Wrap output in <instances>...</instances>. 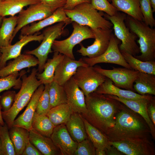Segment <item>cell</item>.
<instances>
[{
    "label": "cell",
    "instance_id": "6da1fadb",
    "mask_svg": "<svg viewBox=\"0 0 155 155\" xmlns=\"http://www.w3.org/2000/svg\"><path fill=\"white\" fill-rule=\"evenodd\" d=\"M87 111L80 114L105 135L114 126L116 115L124 105L107 94L93 92L85 96Z\"/></svg>",
    "mask_w": 155,
    "mask_h": 155
},
{
    "label": "cell",
    "instance_id": "7a4b0ae2",
    "mask_svg": "<svg viewBox=\"0 0 155 155\" xmlns=\"http://www.w3.org/2000/svg\"><path fill=\"white\" fill-rule=\"evenodd\" d=\"M150 129L143 118L124 104L116 115L114 126L105 135L108 141L115 142L150 139Z\"/></svg>",
    "mask_w": 155,
    "mask_h": 155
},
{
    "label": "cell",
    "instance_id": "3957f363",
    "mask_svg": "<svg viewBox=\"0 0 155 155\" xmlns=\"http://www.w3.org/2000/svg\"><path fill=\"white\" fill-rule=\"evenodd\" d=\"M37 69L34 68L28 76L24 70L22 75V86L16 94L14 103L8 111H1L2 117L9 129L12 127L13 121L20 112L28 103L35 91L42 84L36 77Z\"/></svg>",
    "mask_w": 155,
    "mask_h": 155
},
{
    "label": "cell",
    "instance_id": "277c9868",
    "mask_svg": "<svg viewBox=\"0 0 155 155\" xmlns=\"http://www.w3.org/2000/svg\"><path fill=\"white\" fill-rule=\"evenodd\" d=\"M125 22L130 31L139 38L137 42L141 54L134 57L143 61H155V29L127 15Z\"/></svg>",
    "mask_w": 155,
    "mask_h": 155
},
{
    "label": "cell",
    "instance_id": "5b68a950",
    "mask_svg": "<svg viewBox=\"0 0 155 155\" xmlns=\"http://www.w3.org/2000/svg\"><path fill=\"white\" fill-rule=\"evenodd\" d=\"M64 10L72 22L91 29H108L113 26L111 22L103 17L102 14L94 8L90 3H82L71 10Z\"/></svg>",
    "mask_w": 155,
    "mask_h": 155
},
{
    "label": "cell",
    "instance_id": "8992f818",
    "mask_svg": "<svg viewBox=\"0 0 155 155\" xmlns=\"http://www.w3.org/2000/svg\"><path fill=\"white\" fill-rule=\"evenodd\" d=\"M102 14L112 24L114 35L121 42L119 48L120 52L133 56L139 54L140 50L135 41L138 37L130 31L125 24V20L127 15L119 11L112 16L106 14Z\"/></svg>",
    "mask_w": 155,
    "mask_h": 155
},
{
    "label": "cell",
    "instance_id": "52a82bcc",
    "mask_svg": "<svg viewBox=\"0 0 155 155\" xmlns=\"http://www.w3.org/2000/svg\"><path fill=\"white\" fill-rule=\"evenodd\" d=\"M66 26L64 22H61L49 26L43 32V38L40 45L33 50L25 52V53L32 55L38 59V73H41L43 71L49 54L53 52L51 48L54 42L63 34Z\"/></svg>",
    "mask_w": 155,
    "mask_h": 155
},
{
    "label": "cell",
    "instance_id": "ba28073f",
    "mask_svg": "<svg viewBox=\"0 0 155 155\" xmlns=\"http://www.w3.org/2000/svg\"><path fill=\"white\" fill-rule=\"evenodd\" d=\"M73 30L71 35L67 38L61 40H55L52 46L53 51L58 52L70 58L75 59L73 53L74 47L82 41L94 38V34L88 26L72 22Z\"/></svg>",
    "mask_w": 155,
    "mask_h": 155
},
{
    "label": "cell",
    "instance_id": "9c48e42d",
    "mask_svg": "<svg viewBox=\"0 0 155 155\" xmlns=\"http://www.w3.org/2000/svg\"><path fill=\"white\" fill-rule=\"evenodd\" d=\"M72 77L85 96L94 92L107 78L89 66L78 67Z\"/></svg>",
    "mask_w": 155,
    "mask_h": 155
},
{
    "label": "cell",
    "instance_id": "30bf717a",
    "mask_svg": "<svg viewBox=\"0 0 155 155\" xmlns=\"http://www.w3.org/2000/svg\"><path fill=\"white\" fill-rule=\"evenodd\" d=\"M56 9L40 2L30 5L26 9H23L17 16V25L13 33V38L23 27L48 17Z\"/></svg>",
    "mask_w": 155,
    "mask_h": 155
},
{
    "label": "cell",
    "instance_id": "8fae6325",
    "mask_svg": "<svg viewBox=\"0 0 155 155\" xmlns=\"http://www.w3.org/2000/svg\"><path fill=\"white\" fill-rule=\"evenodd\" d=\"M93 67L96 70L110 79L116 86L135 91L134 83L139 71L124 67H114L112 69H102L99 66Z\"/></svg>",
    "mask_w": 155,
    "mask_h": 155
},
{
    "label": "cell",
    "instance_id": "7c38bea8",
    "mask_svg": "<svg viewBox=\"0 0 155 155\" xmlns=\"http://www.w3.org/2000/svg\"><path fill=\"white\" fill-rule=\"evenodd\" d=\"M121 41L112 33L109 45L105 52L96 57L82 58L84 61L88 65L93 67L100 63H107L118 65L123 67L132 69L125 59L120 52L119 45Z\"/></svg>",
    "mask_w": 155,
    "mask_h": 155
},
{
    "label": "cell",
    "instance_id": "4fadbf2b",
    "mask_svg": "<svg viewBox=\"0 0 155 155\" xmlns=\"http://www.w3.org/2000/svg\"><path fill=\"white\" fill-rule=\"evenodd\" d=\"M124 154L127 155H154V144L150 139H129L118 141H108Z\"/></svg>",
    "mask_w": 155,
    "mask_h": 155
},
{
    "label": "cell",
    "instance_id": "5bb4252c",
    "mask_svg": "<svg viewBox=\"0 0 155 155\" xmlns=\"http://www.w3.org/2000/svg\"><path fill=\"white\" fill-rule=\"evenodd\" d=\"M91 30L95 36L93 43L85 47L80 43V44L81 48L77 51L82 56H87L89 58L97 57L105 52L109 45L113 33V30L111 29L96 28Z\"/></svg>",
    "mask_w": 155,
    "mask_h": 155
},
{
    "label": "cell",
    "instance_id": "9a60e30c",
    "mask_svg": "<svg viewBox=\"0 0 155 155\" xmlns=\"http://www.w3.org/2000/svg\"><path fill=\"white\" fill-rule=\"evenodd\" d=\"M38 33L31 35H20L19 40L14 44L1 47V55L0 58V69L6 65L8 61L20 55L23 48L28 43L33 41L40 42L42 41L43 34Z\"/></svg>",
    "mask_w": 155,
    "mask_h": 155
},
{
    "label": "cell",
    "instance_id": "2e32d148",
    "mask_svg": "<svg viewBox=\"0 0 155 155\" xmlns=\"http://www.w3.org/2000/svg\"><path fill=\"white\" fill-rule=\"evenodd\" d=\"M50 137L60 151L61 155H73L78 143L72 138L65 124L55 126Z\"/></svg>",
    "mask_w": 155,
    "mask_h": 155
},
{
    "label": "cell",
    "instance_id": "e0dca14e",
    "mask_svg": "<svg viewBox=\"0 0 155 155\" xmlns=\"http://www.w3.org/2000/svg\"><path fill=\"white\" fill-rule=\"evenodd\" d=\"M61 22H64L67 25L72 22L66 15L63 7L57 9L48 17L23 27L20 30V35L33 34L46 27Z\"/></svg>",
    "mask_w": 155,
    "mask_h": 155
},
{
    "label": "cell",
    "instance_id": "ac0fdd59",
    "mask_svg": "<svg viewBox=\"0 0 155 155\" xmlns=\"http://www.w3.org/2000/svg\"><path fill=\"white\" fill-rule=\"evenodd\" d=\"M67 97V104L73 112L84 114L87 111L85 97L82 90L71 77L63 85Z\"/></svg>",
    "mask_w": 155,
    "mask_h": 155
},
{
    "label": "cell",
    "instance_id": "d6986e66",
    "mask_svg": "<svg viewBox=\"0 0 155 155\" xmlns=\"http://www.w3.org/2000/svg\"><path fill=\"white\" fill-rule=\"evenodd\" d=\"M88 66L82 58L76 60L65 56L55 69L53 81L63 86L73 77L78 67Z\"/></svg>",
    "mask_w": 155,
    "mask_h": 155
},
{
    "label": "cell",
    "instance_id": "ffe728a7",
    "mask_svg": "<svg viewBox=\"0 0 155 155\" xmlns=\"http://www.w3.org/2000/svg\"><path fill=\"white\" fill-rule=\"evenodd\" d=\"M44 88V85L42 84L36 89L32 96L25 111L14 120L12 126L22 127L29 131L32 129V119L36 112L38 101Z\"/></svg>",
    "mask_w": 155,
    "mask_h": 155
},
{
    "label": "cell",
    "instance_id": "44dd1931",
    "mask_svg": "<svg viewBox=\"0 0 155 155\" xmlns=\"http://www.w3.org/2000/svg\"><path fill=\"white\" fill-rule=\"evenodd\" d=\"M109 97L121 102L127 107L141 116L148 125L154 139L155 138V126L150 119L148 113V105L151 99L141 98L135 100H127L117 96L107 94Z\"/></svg>",
    "mask_w": 155,
    "mask_h": 155
},
{
    "label": "cell",
    "instance_id": "7402d4cb",
    "mask_svg": "<svg viewBox=\"0 0 155 155\" xmlns=\"http://www.w3.org/2000/svg\"><path fill=\"white\" fill-rule=\"evenodd\" d=\"M94 92L98 94L114 95L119 98L127 100L141 98L149 99L154 97L150 95H142L131 90L121 89L115 86L112 81L108 78Z\"/></svg>",
    "mask_w": 155,
    "mask_h": 155
},
{
    "label": "cell",
    "instance_id": "603a6c76",
    "mask_svg": "<svg viewBox=\"0 0 155 155\" xmlns=\"http://www.w3.org/2000/svg\"><path fill=\"white\" fill-rule=\"evenodd\" d=\"M38 64V60L34 56L26 53L21 54L0 69V78L18 72L24 68L29 69Z\"/></svg>",
    "mask_w": 155,
    "mask_h": 155
},
{
    "label": "cell",
    "instance_id": "cb8c5ba5",
    "mask_svg": "<svg viewBox=\"0 0 155 155\" xmlns=\"http://www.w3.org/2000/svg\"><path fill=\"white\" fill-rule=\"evenodd\" d=\"M29 140L44 155H61L50 137L43 135L33 129L29 131Z\"/></svg>",
    "mask_w": 155,
    "mask_h": 155
},
{
    "label": "cell",
    "instance_id": "d4e9b609",
    "mask_svg": "<svg viewBox=\"0 0 155 155\" xmlns=\"http://www.w3.org/2000/svg\"><path fill=\"white\" fill-rule=\"evenodd\" d=\"M65 125L75 141L78 143L88 138L83 118L80 114L73 112Z\"/></svg>",
    "mask_w": 155,
    "mask_h": 155
},
{
    "label": "cell",
    "instance_id": "484cf974",
    "mask_svg": "<svg viewBox=\"0 0 155 155\" xmlns=\"http://www.w3.org/2000/svg\"><path fill=\"white\" fill-rule=\"evenodd\" d=\"M40 2L38 0H3L0 1V16H13L27 6Z\"/></svg>",
    "mask_w": 155,
    "mask_h": 155
},
{
    "label": "cell",
    "instance_id": "4316f807",
    "mask_svg": "<svg viewBox=\"0 0 155 155\" xmlns=\"http://www.w3.org/2000/svg\"><path fill=\"white\" fill-rule=\"evenodd\" d=\"M65 55L58 52H54L52 58L47 59L41 73H38L37 79L44 85L49 84L54 80L55 69Z\"/></svg>",
    "mask_w": 155,
    "mask_h": 155
},
{
    "label": "cell",
    "instance_id": "83f0119b",
    "mask_svg": "<svg viewBox=\"0 0 155 155\" xmlns=\"http://www.w3.org/2000/svg\"><path fill=\"white\" fill-rule=\"evenodd\" d=\"M141 0H111V3L119 11L133 18L144 21L140 8Z\"/></svg>",
    "mask_w": 155,
    "mask_h": 155
},
{
    "label": "cell",
    "instance_id": "f1b7e54d",
    "mask_svg": "<svg viewBox=\"0 0 155 155\" xmlns=\"http://www.w3.org/2000/svg\"><path fill=\"white\" fill-rule=\"evenodd\" d=\"M133 85L135 91L142 95H155V75L139 72Z\"/></svg>",
    "mask_w": 155,
    "mask_h": 155
},
{
    "label": "cell",
    "instance_id": "f546056e",
    "mask_svg": "<svg viewBox=\"0 0 155 155\" xmlns=\"http://www.w3.org/2000/svg\"><path fill=\"white\" fill-rule=\"evenodd\" d=\"M9 129L16 155H22L27 142L29 140V131L24 128L17 126H12Z\"/></svg>",
    "mask_w": 155,
    "mask_h": 155
},
{
    "label": "cell",
    "instance_id": "4dcf8cb0",
    "mask_svg": "<svg viewBox=\"0 0 155 155\" xmlns=\"http://www.w3.org/2000/svg\"><path fill=\"white\" fill-rule=\"evenodd\" d=\"M17 16L3 18L0 27V47L11 44L13 34L17 25Z\"/></svg>",
    "mask_w": 155,
    "mask_h": 155
},
{
    "label": "cell",
    "instance_id": "1f68e13d",
    "mask_svg": "<svg viewBox=\"0 0 155 155\" xmlns=\"http://www.w3.org/2000/svg\"><path fill=\"white\" fill-rule=\"evenodd\" d=\"M73 112L67 104H60L51 108L46 115L55 126L65 124Z\"/></svg>",
    "mask_w": 155,
    "mask_h": 155
},
{
    "label": "cell",
    "instance_id": "d6a6232c",
    "mask_svg": "<svg viewBox=\"0 0 155 155\" xmlns=\"http://www.w3.org/2000/svg\"><path fill=\"white\" fill-rule=\"evenodd\" d=\"M82 118L88 137L91 141L95 148L101 149L106 150L110 146L108 144V140L107 137L83 117Z\"/></svg>",
    "mask_w": 155,
    "mask_h": 155
},
{
    "label": "cell",
    "instance_id": "836d02e7",
    "mask_svg": "<svg viewBox=\"0 0 155 155\" xmlns=\"http://www.w3.org/2000/svg\"><path fill=\"white\" fill-rule=\"evenodd\" d=\"M32 128L39 134L50 137L55 126L46 115L35 113L32 122Z\"/></svg>",
    "mask_w": 155,
    "mask_h": 155
},
{
    "label": "cell",
    "instance_id": "e575fe53",
    "mask_svg": "<svg viewBox=\"0 0 155 155\" xmlns=\"http://www.w3.org/2000/svg\"><path fill=\"white\" fill-rule=\"evenodd\" d=\"M131 68L139 72L155 75V61H143L125 53H121Z\"/></svg>",
    "mask_w": 155,
    "mask_h": 155
},
{
    "label": "cell",
    "instance_id": "d590c367",
    "mask_svg": "<svg viewBox=\"0 0 155 155\" xmlns=\"http://www.w3.org/2000/svg\"><path fill=\"white\" fill-rule=\"evenodd\" d=\"M49 85L51 108L60 104H67L66 94L63 86L54 81Z\"/></svg>",
    "mask_w": 155,
    "mask_h": 155
},
{
    "label": "cell",
    "instance_id": "8d00e7d4",
    "mask_svg": "<svg viewBox=\"0 0 155 155\" xmlns=\"http://www.w3.org/2000/svg\"><path fill=\"white\" fill-rule=\"evenodd\" d=\"M24 71H22L20 73L16 72L5 77L0 78V93L12 87L15 89H20L22 84L21 79Z\"/></svg>",
    "mask_w": 155,
    "mask_h": 155
},
{
    "label": "cell",
    "instance_id": "74e56055",
    "mask_svg": "<svg viewBox=\"0 0 155 155\" xmlns=\"http://www.w3.org/2000/svg\"><path fill=\"white\" fill-rule=\"evenodd\" d=\"M0 138L4 155H16L14 148L9 135V128L6 123L0 127Z\"/></svg>",
    "mask_w": 155,
    "mask_h": 155
},
{
    "label": "cell",
    "instance_id": "f35d334b",
    "mask_svg": "<svg viewBox=\"0 0 155 155\" xmlns=\"http://www.w3.org/2000/svg\"><path fill=\"white\" fill-rule=\"evenodd\" d=\"M44 85V88L38 101L36 112L40 115H46L51 109L49 94V85Z\"/></svg>",
    "mask_w": 155,
    "mask_h": 155
},
{
    "label": "cell",
    "instance_id": "ab89813d",
    "mask_svg": "<svg viewBox=\"0 0 155 155\" xmlns=\"http://www.w3.org/2000/svg\"><path fill=\"white\" fill-rule=\"evenodd\" d=\"M140 4L141 11L143 17V22L151 27H154L155 20L150 0H141Z\"/></svg>",
    "mask_w": 155,
    "mask_h": 155
},
{
    "label": "cell",
    "instance_id": "60d3db41",
    "mask_svg": "<svg viewBox=\"0 0 155 155\" xmlns=\"http://www.w3.org/2000/svg\"><path fill=\"white\" fill-rule=\"evenodd\" d=\"M90 4L94 9L110 16L114 15L119 11L108 0H91Z\"/></svg>",
    "mask_w": 155,
    "mask_h": 155
},
{
    "label": "cell",
    "instance_id": "b9f144b4",
    "mask_svg": "<svg viewBox=\"0 0 155 155\" xmlns=\"http://www.w3.org/2000/svg\"><path fill=\"white\" fill-rule=\"evenodd\" d=\"M95 148L88 137L78 143L73 155H95Z\"/></svg>",
    "mask_w": 155,
    "mask_h": 155
},
{
    "label": "cell",
    "instance_id": "7bdbcfd3",
    "mask_svg": "<svg viewBox=\"0 0 155 155\" xmlns=\"http://www.w3.org/2000/svg\"><path fill=\"white\" fill-rule=\"evenodd\" d=\"M16 94L14 91L8 90L1 96L0 105L2 111H7L10 109L14 103Z\"/></svg>",
    "mask_w": 155,
    "mask_h": 155
},
{
    "label": "cell",
    "instance_id": "ee69618b",
    "mask_svg": "<svg viewBox=\"0 0 155 155\" xmlns=\"http://www.w3.org/2000/svg\"><path fill=\"white\" fill-rule=\"evenodd\" d=\"M22 155H42L29 140L27 142Z\"/></svg>",
    "mask_w": 155,
    "mask_h": 155
},
{
    "label": "cell",
    "instance_id": "f6af8a7d",
    "mask_svg": "<svg viewBox=\"0 0 155 155\" xmlns=\"http://www.w3.org/2000/svg\"><path fill=\"white\" fill-rule=\"evenodd\" d=\"M40 3L52 7L55 9L63 7L65 5L66 0H38Z\"/></svg>",
    "mask_w": 155,
    "mask_h": 155
},
{
    "label": "cell",
    "instance_id": "bcb514c9",
    "mask_svg": "<svg viewBox=\"0 0 155 155\" xmlns=\"http://www.w3.org/2000/svg\"><path fill=\"white\" fill-rule=\"evenodd\" d=\"M90 2L91 0H66V3L63 8L64 10H71L82 3Z\"/></svg>",
    "mask_w": 155,
    "mask_h": 155
},
{
    "label": "cell",
    "instance_id": "7dc6e473",
    "mask_svg": "<svg viewBox=\"0 0 155 155\" xmlns=\"http://www.w3.org/2000/svg\"><path fill=\"white\" fill-rule=\"evenodd\" d=\"M148 116L155 126V97L151 100L147 107Z\"/></svg>",
    "mask_w": 155,
    "mask_h": 155
},
{
    "label": "cell",
    "instance_id": "c3c4849f",
    "mask_svg": "<svg viewBox=\"0 0 155 155\" xmlns=\"http://www.w3.org/2000/svg\"><path fill=\"white\" fill-rule=\"evenodd\" d=\"M106 155H123L124 154L113 146H111L106 150Z\"/></svg>",
    "mask_w": 155,
    "mask_h": 155
},
{
    "label": "cell",
    "instance_id": "681fc988",
    "mask_svg": "<svg viewBox=\"0 0 155 155\" xmlns=\"http://www.w3.org/2000/svg\"><path fill=\"white\" fill-rule=\"evenodd\" d=\"M95 154L96 155H106L105 150L99 148L95 149Z\"/></svg>",
    "mask_w": 155,
    "mask_h": 155
},
{
    "label": "cell",
    "instance_id": "f907efd6",
    "mask_svg": "<svg viewBox=\"0 0 155 155\" xmlns=\"http://www.w3.org/2000/svg\"><path fill=\"white\" fill-rule=\"evenodd\" d=\"M1 97V96H0V98ZM1 108L0 105V124L2 126H3L5 124V123H4V120L3 119L2 115V113H1Z\"/></svg>",
    "mask_w": 155,
    "mask_h": 155
},
{
    "label": "cell",
    "instance_id": "816d5d0a",
    "mask_svg": "<svg viewBox=\"0 0 155 155\" xmlns=\"http://www.w3.org/2000/svg\"><path fill=\"white\" fill-rule=\"evenodd\" d=\"M153 12L155 11V0H150Z\"/></svg>",
    "mask_w": 155,
    "mask_h": 155
},
{
    "label": "cell",
    "instance_id": "f5cc1de1",
    "mask_svg": "<svg viewBox=\"0 0 155 155\" xmlns=\"http://www.w3.org/2000/svg\"><path fill=\"white\" fill-rule=\"evenodd\" d=\"M0 155H4V152L2 148L1 140L0 138Z\"/></svg>",
    "mask_w": 155,
    "mask_h": 155
},
{
    "label": "cell",
    "instance_id": "db71d44e",
    "mask_svg": "<svg viewBox=\"0 0 155 155\" xmlns=\"http://www.w3.org/2000/svg\"><path fill=\"white\" fill-rule=\"evenodd\" d=\"M3 18L0 16V26L1 25V22H2Z\"/></svg>",
    "mask_w": 155,
    "mask_h": 155
},
{
    "label": "cell",
    "instance_id": "11a10c76",
    "mask_svg": "<svg viewBox=\"0 0 155 155\" xmlns=\"http://www.w3.org/2000/svg\"><path fill=\"white\" fill-rule=\"evenodd\" d=\"M0 48H1L0 47V57H1V52Z\"/></svg>",
    "mask_w": 155,
    "mask_h": 155
},
{
    "label": "cell",
    "instance_id": "9f6ffc18",
    "mask_svg": "<svg viewBox=\"0 0 155 155\" xmlns=\"http://www.w3.org/2000/svg\"><path fill=\"white\" fill-rule=\"evenodd\" d=\"M108 1L110 2H111V0H108Z\"/></svg>",
    "mask_w": 155,
    "mask_h": 155
},
{
    "label": "cell",
    "instance_id": "6f0895ef",
    "mask_svg": "<svg viewBox=\"0 0 155 155\" xmlns=\"http://www.w3.org/2000/svg\"><path fill=\"white\" fill-rule=\"evenodd\" d=\"M3 0H0V1H3Z\"/></svg>",
    "mask_w": 155,
    "mask_h": 155
},
{
    "label": "cell",
    "instance_id": "680465c9",
    "mask_svg": "<svg viewBox=\"0 0 155 155\" xmlns=\"http://www.w3.org/2000/svg\"><path fill=\"white\" fill-rule=\"evenodd\" d=\"M1 126V124H0V127Z\"/></svg>",
    "mask_w": 155,
    "mask_h": 155
}]
</instances>
